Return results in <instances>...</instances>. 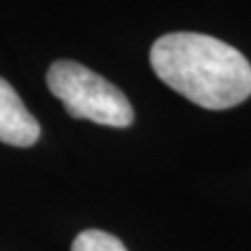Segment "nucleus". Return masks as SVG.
Returning <instances> with one entry per match:
<instances>
[{"instance_id": "1", "label": "nucleus", "mask_w": 251, "mask_h": 251, "mask_svg": "<svg viewBox=\"0 0 251 251\" xmlns=\"http://www.w3.org/2000/svg\"><path fill=\"white\" fill-rule=\"evenodd\" d=\"M151 67L184 99L211 111L251 97V65L218 38L195 31L166 34L151 49Z\"/></svg>"}, {"instance_id": "2", "label": "nucleus", "mask_w": 251, "mask_h": 251, "mask_svg": "<svg viewBox=\"0 0 251 251\" xmlns=\"http://www.w3.org/2000/svg\"><path fill=\"white\" fill-rule=\"evenodd\" d=\"M46 84L72 117L111 128H128L134 122V109L126 94L75 61L52 63Z\"/></svg>"}, {"instance_id": "3", "label": "nucleus", "mask_w": 251, "mask_h": 251, "mask_svg": "<svg viewBox=\"0 0 251 251\" xmlns=\"http://www.w3.org/2000/svg\"><path fill=\"white\" fill-rule=\"evenodd\" d=\"M40 138V124L27 111L13 86L0 77V143L31 147Z\"/></svg>"}, {"instance_id": "4", "label": "nucleus", "mask_w": 251, "mask_h": 251, "mask_svg": "<svg viewBox=\"0 0 251 251\" xmlns=\"http://www.w3.org/2000/svg\"><path fill=\"white\" fill-rule=\"evenodd\" d=\"M72 251H128L124 243L103 230H84L75 237Z\"/></svg>"}]
</instances>
